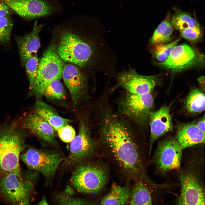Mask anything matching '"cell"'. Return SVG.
<instances>
[{
	"mask_svg": "<svg viewBox=\"0 0 205 205\" xmlns=\"http://www.w3.org/2000/svg\"><path fill=\"white\" fill-rule=\"evenodd\" d=\"M202 55H198L191 46L186 44L177 45L165 61L157 63L159 66L175 72H180L203 62Z\"/></svg>",
	"mask_w": 205,
	"mask_h": 205,
	"instance_id": "15",
	"label": "cell"
},
{
	"mask_svg": "<svg viewBox=\"0 0 205 205\" xmlns=\"http://www.w3.org/2000/svg\"><path fill=\"white\" fill-rule=\"evenodd\" d=\"M204 94L198 89H192L188 95L185 102L187 110L193 113H200L205 107Z\"/></svg>",
	"mask_w": 205,
	"mask_h": 205,
	"instance_id": "26",
	"label": "cell"
},
{
	"mask_svg": "<svg viewBox=\"0 0 205 205\" xmlns=\"http://www.w3.org/2000/svg\"><path fill=\"white\" fill-rule=\"evenodd\" d=\"M130 185L128 181L124 186L113 184L109 192L102 199L101 205H129Z\"/></svg>",
	"mask_w": 205,
	"mask_h": 205,
	"instance_id": "22",
	"label": "cell"
},
{
	"mask_svg": "<svg viewBox=\"0 0 205 205\" xmlns=\"http://www.w3.org/2000/svg\"><path fill=\"white\" fill-rule=\"evenodd\" d=\"M37 205H49L47 202L45 196H44Z\"/></svg>",
	"mask_w": 205,
	"mask_h": 205,
	"instance_id": "36",
	"label": "cell"
},
{
	"mask_svg": "<svg viewBox=\"0 0 205 205\" xmlns=\"http://www.w3.org/2000/svg\"><path fill=\"white\" fill-rule=\"evenodd\" d=\"M180 40L179 38L170 43L154 45L151 49V53L160 62H163L167 59L173 48Z\"/></svg>",
	"mask_w": 205,
	"mask_h": 205,
	"instance_id": "27",
	"label": "cell"
},
{
	"mask_svg": "<svg viewBox=\"0 0 205 205\" xmlns=\"http://www.w3.org/2000/svg\"><path fill=\"white\" fill-rule=\"evenodd\" d=\"M20 159L29 170L41 173L48 180L54 177L59 165L64 160L57 151L32 147L26 149L21 154Z\"/></svg>",
	"mask_w": 205,
	"mask_h": 205,
	"instance_id": "9",
	"label": "cell"
},
{
	"mask_svg": "<svg viewBox=\"0 0 205 205\" xmlns=\"http://www.w3.org/2000/svg\"><path fill=\"white\" fill-rule=\"evenodd\" d=\"M34 112L41 116L56 130L71 121L61 117L51 106L40 100H37L36 102Z\"/></svg>",
	"mask_w": 205,
	"mask_h": 205,
	"instance_id": "21",
	"label": "cell"
},
{
	"mask_svg": "<svg viewBox=\"0 0 205 205\" xmlns=\"http://www.w3.org/2000/svg\"><path fill=\"white\" fill-rule=\"evenodd\" d=\"M116 83L108 91L111 93L118 89H123L130 94L144 95L151 93L156 83L155 75H144L138 73L134 69L130 67L115 76Z\"/></svg>",
	"mask_w": 205,
	"mask_h": 205,
	"instance_id": "13",
	"label": "cell"
},
{
	"mask_svg": "<svg viewBox=\"0 0 205 205\" xmlns=\"http://www.w3.org/2000/svg\"><path fill=\"white\" fill-rule=\"evenodd\" d=\"M116 102L117 115L128 118L139 127L146 126L153 103L151 93L137 95L124 91L120 94Z\"/></svg>",
	"mask_w": 205,
	"mask_h": 205,
	"instance_id": "7",
	"label": "cell"
},
{
	"mask_svg": "<svg viewBox=\"0 0 205 205\" xmlns=\"http://www.w3.org/2000/svg\"><path fill=\"white\" fill-rule=\"evenodd\" d=\"M205 117L204 116L196 124L198 128L204 133H205Z\"/></svg>",
	"mask_w": 205,
	"mask_h": 205,
	"instance_id": "34",
	"label": "cell"
},
{
	"mask_svg": "<svg viewBox=\"0 0 205 205\" xmlns=\"http://www.w3.org/2000/svg\"><path fill=\"white\" fill-rule=\"evenodd\" d=\"M181 36L191 42L198 40L202 36V31L200 25L196 27L183 29L180 31Z\"/></svg>",
	"mask_w": 205,
	"mask_h": 205,
	"instance_id": "31",
	"label": "cell"
},
{
	"mask_svg": "<svg viewBox=\"0 0 205 205\" xmlns=\"http://www.w3.org/2000/svg\"><path fill=\"white\" fill-rule=\"evenodd\" d=\"M73 194L72 190L67 186L63 191L56 196L54 205H97L93 201L74 197Z\"/></svg>",
	"mask_w": 205,
	"mask_h": 205,
	"instance_id": "24",
	"label": "cell"
},
{
	"mask_svg": "<svg viewBox=\"0 0 205 205\" xmlns=\"http://www.w3.org/2000/svg\"><path fill=\"white\" fill-rule=\"evenodd\" d=\"M22 127L50 145L57 144L54 129L46 120L34 112L25 115L20 122Z\"/></svg>",
	"mask_w": 205,
	"mask_h": 205,
	"instance_id": "18",
	"label": "cell"
},
{
	"mask_svg": "<svg viewBox=\"0 0 205 205\" xmlns=\"http://www.w3.org/2000/svg\"><path fill=\"white\" fill-rule=\"evenodd\" d=\"M171 189L170 183L158 184L151 179H140L131 189L129 205H159Z\"/></svg>",
	"mask_w": 205,
	"mask_h": 205,
	"instance_id": "12",
	"label": "cell"
},
{
	"mask_svg": "<svg viewBox=\"0 0 205 205\" xmlns=\"http://www.w3.org/2000/svg\"><path fill=\"white\" fill-rule=\"evenodd\" d=\"M42 25H38L35 21L32 31L22 36L17 37L16 41L21 64L24 65L29 58L37 55L40 46L39 33Z\"/></svg>",
	"mask_w": 205,
	"mask_h": 205,
	"instance_id": "19",
	"label": "cell"
},
{
	"mask_svg": "<svg viewBox=\"0 0 205 205\" xmlns=\"http://www.w3.org/2000/svg\"><path fill=\"white\" fill-rule=\"evenodd\" d=\"M178 171L181 188L176 205H205L204 158L188 155Z\"/></svg>",
	"mask_w": 205,
	"mask_h": 205,
	"instance_id": "4",
	"label": "cell"
},
{
	"mask_svg": "<svg viewBox=\"0 0 205 205\" xmlns=\"http://www.w3.org/2000/svg\"><path fill=\"white\" fill-rule=\"evenodd\" d=\"M37 171L14 173L0 177V194L11 205H30Z\"/></svg>",
	"mask_w": 205,
	"mask_h": 205,
	"instance_id": "5",
	"label": "cell"
},
{
	"mask_svg": "<svg viewBox=\"0 0 205 205\" xmlns=\"http://www.w3.org/2000/svg\"><path fill=\"white\" fill-rule=\"evenodd\" d=\"M149 121L150 128L148 152L149 155L155 142L159 138L173 131L169 107L164 105L157 110L151 112Z\"/></svg>",
	"mask_w": 205,
	"mask_h": 205,
	"instance_id": "17",
	"label": "cell"
},
{
	"mask_svg": "<svg viewBox=\"0 0 205 205\" xmlns=\"http://www.w3.org/2000/svg\"><path fill=\"white\" fill-rule=\"evenodd\" d=\"M198 80L200 85V87H201L202 88H203V87H204V86H204V77L203 76H200L198 78Z\"/></svg>",
	"mask_w": 205,
	"mask_h": 205,
	"instance_id": "35",
	"label": "cell"
},
{
	"mask_svg": "<svg viewBox=\"0 0 205 205\" xmlns=\"http://www.w3.org/2000/svg\"><path fill=\"white\" fill-rule=\"evenodd\" d=\"M39 63L37 56L36 55L28 59L24 64L30 90L33 87L37 75Z\"/></svg>",
	"mask_w": 205,
	"mask_h": 205,
	"instance_id": "30",
	"label": "cell"
},
{
	"mask_svg": "<svg viewBox=\"0 0 205 205\" xmlns=\"http://www.w3.org/2000/svg\"><path fill=\"white\" fill-rule=\"evenodd\" d=\"M62 77L69 91L73 104L75 106L88 94L87 78L77 67L70 64L65 65Z\"/></svg>",
	"mask_w": 205,
	"mask_h": 205,
	"instance_id": "16",
	"label": "cell"
},
{
	"mask_svg": "<svg viewBox=\"0 0 205 205\" xmlns=\"http://www.w3.org/2000/svg\"><path fill=\"white\" fill-rule=\"evenodd\" d=\"M64 66L57 53L55 44H52L44 52L39 61L37 75L29 94L37 97L42 96L49 83L62 77Z\"/></svg>",
	"mask_w": 205,
	"mask_h": 205,
	"instance_id": "8",
	"label": "cell"
},
{
	"mask_svg": "<svg viewBox=\"0 0 205 205\" xmlns=\"http://www.w3.org/2000/svg\"><path fill=\"white\" fill-rule=\"evenodd\" d=\"M103 39L101 38L93 42L88 41L72 31H64L57 52L63 61L80 67L93 64L98 71L106 73L108 71L105 67H108V63L110 62Z\"/></svg>",
	"mask_w": 205,
	"mask_h": 205,
	"instance_id": "2",
	"label": "cell"
},
{
	"mask_svg": "<svg viewBox=\"0 0 205 205\" xmlns=\"http://www.w3.org/2000/svg\"><path fill=\"white\" fill-rule=\"evenodd\" d=\"M171 20L170 14L168 13L154 31L150 40L151 44L153 45L164 44L170 41L173 28Z\"/></svg>",
	"mask_w": 205,
	"mask_h": 205,
	"instance_id": "23",
	"label": "cell"
},
{
	"mask_svg": "<svg viewBox=\"0 0 205 205\" xmlns=\"http://www.w3.org/2000/svg\"><path fill=\"white\" fill-rule=\"evenodd\" d=\"M59 80L54 79L49 83L46 87L43 95L51 99H64L65 96V91Z\"/></svg>",
	"mask_w": 205,
	"mask_h": 205,
	"instance_id": "28",
	"label": "cell"
},
{
	"mask_svg": "<svg viewBox=\"0 0 205 205\" xmlns=\"http://www.w3.org/2000/svg\"><path fill=\"white\" fill-rule=\"evenodd\" d=\"M87 119L81 118L78 133L70 142L69 152L64 165L71 166L81 163L93 155L98 143L92 137Z\"/></svg>",
	"mask_w": 205,
	"mask_h": 205,
	"instance_id": "11",
	"label": "cell"
},
{
	"mask_svg": "<svg viewBox=\"0 0 205 205\" xmlns=\"http://www.w3.org/2000/svg\"><path fill=\"white\" fill-rule=\"evenodd\" d=\"M56 131L60 138L65 143L70 142L75 136V129L72 126L68 124Z\"/></svg>",
	"mask_w": 205,
	"mask_h": 205,
	"instance_id": "32",
	"label": "cell"
},
{
	"mask_svg": "<svg viewBox=\"0 0 205 205\" xmlns=\"http://www.w3.org/2000/svg\"><path fill=\"white\" fill-rule=\"evenodd\" d=\"M26 131L18 121L0 122V177L11 173L22 174L20 157L26 148Z\"/></svg>",
	"mask_w": 205,
	"mask_h": 205,
	"instance_id": "3",
	"label": "cell"
},
{
	"mask_svg": "<svg viewBox=\"0 0 205 205\" xmlns=\"http://www.w3.org/2000/svg\"><path fill=\"white\" fill-rule=\"evenodd\" d=\"M101 143L123 173L136 182L150 178L141 150L128 122L114 113L110 104L98 109Z\"/></svg>",
	"mask_w": 205,
	"mask_h": 205,
	"instance_id": "1",
	"label": "cell"
},
{
	"mask_svg": "<svg viewBox=\"0 0 205 205\" xmlns=\"http://www.w3.org/2000/svg\"><path fill=\"white\" fill-rule=\"evenodd\" d=\"M73 171L70 179L72 186L79 192L95 194L104 186L108 180V173L100 163H81Z\"/></svg>",
	"mask_w": 205,
	"mask_h": 205,
	"instance_id": "6",
	"label": "cell"
},
{
	"mask_svg": "<svg viewBox=\"0 0 205 205\" xmlns=\"http://www.w3.org/2000/svg\"><path fill=\"white\" fill-rule=\"evenodd\" d=\"M14 11L26 19H32L60 11L61 8L55 0H0Z\"/></svg>",
	"mask_w": 205,
	"mask_h": 205,
	"instance_id": "14",
	"label": "cell"
},
{
	"mask_svg": "<svg viewBox=\"0 0 205 205\" xmlns=\"http://www.w3.org/2000/svg\"><path fill=\"white\" fill-rule=\"evenodd\" d=\"M175 138L183 149L204 144L205 133L194 122L180 124L176 128Z\"/></svg>",
	"mask_w": 205,
	"mask_h": 205,
	"instance_id": "20",
	"label": "cell"
},
{
	"mask_svg": "<svg viewBox=\"0 0 205 205\" xmlns=\"http://www.w3.org/2000/svg\"><path fill=\"white\" fill-rule=\"evenodd\" d=\"M183 149L175 138L168 137L160 141L153 160L157 174L164 176L181 167Z\"/></svg>",
	"mask_w": 205,
	"mask_h": 205,
	"instance_id": "10",
	"label": "cell"
},
{
	"mask_svg": "<svg viewBox=\"0 0 205 205\" xmlns=\"http://www.w3.org/2000/svg\"><path fill=\"white\" fill-rule=\"evenodd\" d=\"M173 28L179 31L199 25L198 23L189 13L179 9L176 10L171 17Z\"/></svg>",
	"mask_w": 205,
	"mask_h": 205,
	"instance_id": "25",
	"label": "cell"
},
{
	"mask_svg": "<svg viewBox=\"0 0 205 205\" xmlns=\"http://www.w3.org/2000/svg\"><path fill=\"white\" fill-rule=\"evenodd\" d=\"M14 11L5 3L0 1V17L11 16Z\"/></svg>",
	"mask_w": 205,
	"mask_h": 205,
	"instance_id": "33",
	"label": "cell"
},
{
	"mask_svg": "<svg viewBox=\"0 0 205 205\" xmlns=\"http://www.w3.org/2000/svg\"><path fill=\"white\" fill-rule=\"evenodd\" d=\"M13 22L11 16L0 17V43H8L10 40Z\"/></svg>",
	"mask_w": 205,
	"mask_h": 205,
	"instance_id": "29",
	"label": "cell"
}]
</instances>
